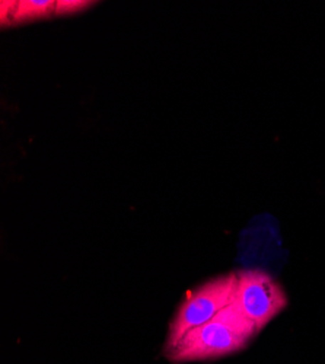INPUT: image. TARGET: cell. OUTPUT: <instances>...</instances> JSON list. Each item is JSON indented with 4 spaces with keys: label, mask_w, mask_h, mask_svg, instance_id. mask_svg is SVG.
Returning a JSON list of instances; mask_svg holds the SVG:
<instances>
[{
    "label": "cell",
    "mask_w": 325,
    "mask_h": 364,
    "mask_svg": "<svg viewBox=\"0 0 325 364\" xmlns=\"http://www.w3.org/2000/svg\"><path fill=\"white\" fill-rule=\"evenodd\" d=\"M255 325L232 301L213 319L194 329L165 355L174 364L225 357L248 346Z\"/></svg>",
    "instance_id": "1"
},
{
    "label": "cell",
    "mask_w": 325,
    "mask_h": 364,
    "mask_svg": "<svg viewBox=\"0 0 325 364\" xmlns=\"http://www.w3.org/2000/svg\"><path fill=\"white\" fill-rule=\"evenodd\" d=\"M260 332L280 315L289 303L283 287L262 269L236 271L232 300Z\"/></svg>",
    "instance_id": "3"
},
{
    "label": "cell",
    "mask_w": 325,
    "mask_h": 364,
    "mask_svg": "<svg viewBox=\"0 0 325 364\" xmlns=\"http://www.w3.org/2000/svg\"><path fill=\"white\" fill-rule=\"evenodd\" d=\"M92 5H95V2H90V0H57L55 16L78 15L87 11Z\"/></svg>",
    "instance_id": "5"
},
{
    "label": "cell",
    "mask_w": 325,
    "mask_h": 364,
    "mask_svg": "<svg viewBox=\"0 0 325 364\" xmlns=\"http://www.w3.org/2000/svg\"><path fill=\"white\" fill-rule=\"evenodd\" d=\"M235 286L236 272H228L188 291L169 323L164 354L169 353L191 329L209 322L229 306L233 300Z\"/></svg>",
    "instance_id": "2"
},
{
    "label": "cell",
    "mask_w": 325,
    "mask_h": 364,
    "mask_svg": "<svg viewBox=\"0 0 325 364\" xmlns=\"http://www.w3.org/2000/svg\"><path fill=\"white\" fill-rule=\"evenodd\" d=\"M55 2L57 0H21V2H16L11 26L55 16Z\"/></svg>",
    "instance_id": "4"
}]
</instances>
